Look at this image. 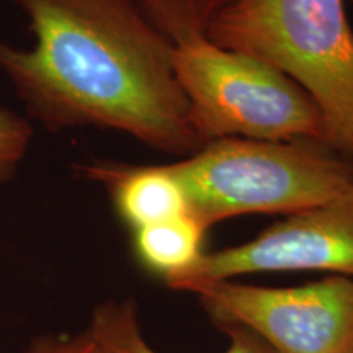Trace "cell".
Wrapping results in <instances>:
<instances>
[{
    "instance_id": "obj_1",
    "label": "cell",
    "mask_w": 353,
    "mask_h": 353,
    "mask_svg": "<svg viewBox=\"0 0 353 353\" xmlns=\"http://www.w3.org/2000/svg\"><path fill=\"white\" fill-rule=\"evenodd\" d=\"M32 50L0 41V70L50 130L125 132L161 152L201 148L176 81L174 43L134 0H12Z\"/></svg>"
},
{
    "instance_id": "obj_8",
    "label": "cell",
    "mask_w": 353,
    "mask_h": 353,
    "mask_svg": "<svg viewBox=\"0 0 353 353\" xmlns=\"http://www.w3.org/2000/svg\"><path fill=\"white\" fill-rule=\"evenodd\" d=\"M229 337L224 353H273L262 339L234 322H214ZM101 353H161L149 345L139 327L138 307L132 299L105 301L92 312L87 330Z\"/></svg>"
},
{
    "instance_id": "obj_12",
    "label": "cell",
    "mask_w": 353,
    "mask_h": 353,
    "mask_svg": "<svg viewBox=\"0 0 353 353\" xmlns=\"http://www.w3.org/2000/svg\"><path fill=\"white\" fill-rule=\"evenodd\" d=\"M19 353H101L90 334L48 335L39 337Z\"/></svg>"
},
{
    "instance_id": "obj_13",
    "label": "cell",
    "mask_w": 353,
    "mask_h": 353,
    "mask_svg": "<svg viewBox=\"0 0 353 353\" xmlns=\"http://www.w3.org/2000/svg\"><path fill=\"white\" fill-rule=\"evenodd\" d=\"M348 2H350V3H352V6H353V0H348Z\"/></svg>"
},
{
    "instance_id": "obj_2",
    "label": "cell",
    "mask_w": 353,
    "mask_h": 353,
    "mask_svg": "<svg viewBox=\"0 0 353 353\" xmlns=\"http://www.w3.org/2000/svg\"><path fill=\"white\" fill-rule=\"evenodd\" d=\"M347 0H239L206 33L288 76L319 108L325 148L353 164V28Z\"/></svg>"
},
{
    "instance_id": "obj_7",
    "label": "cell",
    "mask_w": 353,
    "mask_h": 353,
    "mask_svg": "<svg viewBox=\"0 0 353 353\" xmlns=\"http://www.w3.org/2000/svg\"><path fill=\"white\" fill-rule=\"evenodd\" d=\"M79 172L107 188L118 216L131 231L188 213L183 187L170 164L92 162L79 167Z\"/></svg>"
},
{
    "instance_id": "obj_10",
    "label": "cell",
    "mask_w": 353,
    "mask_h": 353,
    "mask_svg": "<svg viewBox=\"0 0 353 353\" xmlns=\"http://www.w3.org/2000/svg\"><path fill=\"white\" fill-rule=\"evenodd\" d=\"M174 44L203 38L211 23L239 0H134Z\"/></svg>"
},
{
    "instance_id": "obj_9",
    "label": "cell",
    "mask_w": 353,
    "mask_h": 353,
    "mask_svg": "<svg viewBox=\"0 0 353 353\" xmlns=\"http://www.w3.org/2000/svg\"><path fill=\"white\" fill-rule=\"evenodd\" d=\"M206 231L200 221L187 213L132 231V250L145 270L165 281L200 260L205 254Z\"/></svg>"
},
{
    "instance_id": "obj_4",
    "label": "cell",
    "mask_w": 353,
    "mask_h": 353,
    "mask_svg": "<svg viewBox=\"0 0 353 353\" xmlns=\"http://www.w3.org/2000/svg\"><path fill=\"white\" fill-rule=\"evenodd\" d=\"M172 59L203 145L244 138L309 141L325 148L319 108L296 82L265 61L206 37L174 44Z\"/></svg>"
},
{
    "instance_id": "obj_5",
    "label": "cell",
    "mask_w": 353,
    "mask_h": 353,
    "mask_svg": "<svg viewBox=\"0 0 353 353\" xmlns=\"http://www.w3.org/2000/svg\"><path fill=\"white\" fill-rule=\"evenodd\" d=\"M187 293L200 298L213 322L249 329L273 353H353V278L268 288L232 280L201 281Z\"/></svg>"
},
{
    "instance_id": "obj_3",
    "label": "cell",
    "mask_w": 353,
    "mask_h": 353,
    "mask_svg": "<svg viewBox=\"0 0 353 353\" xmlns=\"http://www.w3.org/2000/svg\"><path fill=\"white\" fill-rule=\"evenodd\" d=\"M206 229L250 213L291 214L353 188V164L309 141L223 138L172 162Z\"/></svg>"
},
{
    "instance_id": "obj_11",
    "label": "cell",
    "mask_w": 353,
    "mask_h": 353,
    "mask_svg": "<svg viewBox=\"0 0 353 353\" xmlns=\"http://www.w3.org/2000/svg\"><path fill=\"white\" fill-rule=\"evenodd\" d=\"M32 139V126L25 118L0 110V182L13 175Z\"/></svg>"
},
{
    "instance_id": "obj_6",
    "label": "cell",
    "mask_w": 353,
    "mask_h": 353,
    "mask_svg": "<svg viewBox=\"0 0 353 353\" xmlns=\"http://www.w3.org/2000/svg\"><path fill=\"white\" fill-rule=\"evenodd\" d=\"M270 272H329L353 278V188L286 214L252 241L205 252L192 268L165 283L185 291L201 281Z\"/></svg>"
}]
</instances>
